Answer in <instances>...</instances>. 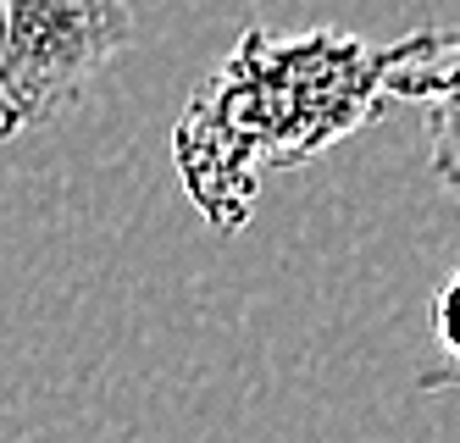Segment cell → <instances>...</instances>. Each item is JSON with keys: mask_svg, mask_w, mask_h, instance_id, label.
<instances>
[{"mask_svg": "<svg viewBox=\"0 0 460 443\" xmlns=\"http://www.w3.org/2000/svg\"><path fill=\"white\" fill-rule=\"evenodd\" d=\"M405 50L411 33L367 45L339 28H244L172 122V166L189 206L217 233H244L261 178L294 173L383 117L388 73Z\"/></svg>", "mask_w": 460, "mask_h": 443, "instance_id": "obj_1", "label": "cell"}, {"mask_svg": "<svg viewBox=\"0 0 460 443\" xmlns=\"http://www.w3.org/2000/svg\"><path fill=\"white\" fill-rule=\"evenodd\" d=\"M388 100H416L427 111V145H433V178L460 206V28H416L405 61L388 73Z\"/></svg>", "mask_w": 460, "mask_h": 443, "instance_id": "obj_3", "label": "cell"}, {"mask_svg": "<svg viewBox=\"0 0 460 443\" xmlns=\"http://www.w3.org/2000/svg\"><path fill=\"white\" fill-rule=\"evenodd\" d=\"M128 45V0H0V139L78 106Z\"/></svg>", "mask_w": 460, "mask_h": 443, "instance_id": "obj_2", "label": "cell"}, {"mask_svg": "<svg viewBox=\"0 0 460 443\" xmlns=\"http://www.w3.org/2000/svg\"><path fill=\"white\" fill-rule=\"evenodd\" d=\"M416 388L421 394H460V377H455V371H421Z\"/></svg>", "mask_w": 460, "mask_h": 443, "instance_id": "obj_5", "label": "cell"}, {"mask_svg": "<svg viewBox=\"0 0 460 443\" xmlns=\"http://www.w3.org/2000/svg\"><path fill=\"white\" fill-rule=\"evenodd\" d=\"M427 322H433V344L444 355V366H433V371H455V377H460V271L438 283Z\"/></svg>", "mask_w": 460, "mask_h": 443, "instance_id": "obj_4", "label": "cell"}]
</instances>
